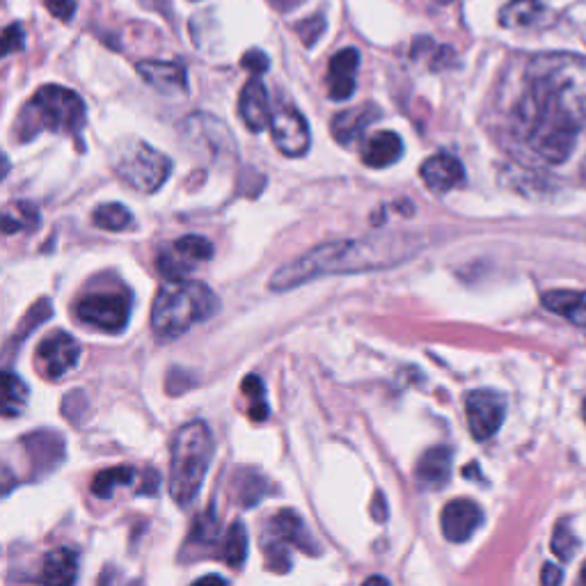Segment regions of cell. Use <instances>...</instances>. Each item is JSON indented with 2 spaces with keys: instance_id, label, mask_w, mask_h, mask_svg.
Listing matches in <instances>:
<instances>
[{
  "instance_id": "cell-1",
  "label": "cell",
  "mask_w": 586,
  "mask_h": 586,
  "mask_svg": "<svg viewBox=\"0 0 586 586\" xmlns=\"http://www.w3.org/2000/svg\"><path fill=\"white\" fill-rule=\"evenodd\" d=\"M511 129L538 161L564 165L586 133V55L541 53L529 60Z\"/></svg>"
},
{
  "instance_id": "cell-2",
  "label": "cell",
  "mask_w": 586,
  "mask_h": 586,
  "mask_svg": "<svg viewBox=\"0 0 586 586\" xmlns=\"http://www.w3.org/2000/svg\"><path fill=\"white\" fill-rule=\"evenodd\" d=\"M422 248V239L413 234H378L355 241L323 243L277 268L271 277V289L289 291L319 277L383 271L413 259Z\"/></svg>"
},
{
  "instance_id": "cell-3",
  "label": "cell",
  "mask_w": 586,
  "mask_h": 586,
  "mask_svg": "<svg viewBox=\"0 0 586 586\" xmlns=\"http://www.w3.org/2000/svg\"><path fill=\"white\" fill-rule=\"evenodd\" d=\"M218 307V296L204 282H170L154 298L152 330L158 342H172V339L186 335L197 323L211 319Z\"/></svg>"
},
{
  "instance_id": "cell-4",
  "label": "cell",
  "mask_w": 586,
  "mask_h": 586,
  "mask_svg": "<svg viewBox=\"0 0 586 586\" xmlns=\"http://www.w3.org/2000/svg\"><path fill=\"white\" fill-rule=\"evenodd\" d=\"M216 442L211 429L204 422H190L181 426L170 449V495L179 506H188L200 495L207 477Z\"/></svg>"
},
{
  "instance_id": "cell-5",
  "label": "cell",
  "mask_w": 586,
  "mask_h": 586,
  "mask_svg": "<svg viewBox=\"0 0 586 586\" xmlns=\"http://www.w3.org/2000/svg\"><path fill=\"white\" fill-rule=\"evenodd\" d=\"M87 122V110L83 99L74 90L62 85H44L28 101L17 122V133L23 142L33 140L37 133H76L83 131Z\"/></svg>"
},
{
  "instance_id": "cell-6",
  "label": "cell",
  "mask_w": 586,
  "mask_h": 586,
  "mask_svg": "<svg viewBox=\"0 0 586 586\" xmlns=\"http://www.w3.org/2000/svg\"><path fill=\"white\" fill-rule=\"evenodd\" d=\"M113 168L124 184L136 188L138 193H156L172 172V161L165 154L156 152L152 145L131 140L129 147L117 152Z\"/></svg>"
},
{
  "instance_id": "cell-7",
  "label": "cell",
  "mask_w": 586,
  "mask_h": 586,
  "mask_svg": "<svg viewBox=\"0 0 586 586\" xmlns=\"http://www.w3.org/2000/svg\"><path fill=\"white\" fill-rule=\"evenodd\" d=\"M76 316L104 332H122L129 323V298L120 293H94L78 300Z\"/></svg>"
},
{
  "instance_id": "cell-8",
  "label": "cell",
  "mask_w": 586,
  "mask_h": 586,
  "mask_svg": "<svg viewBox=\"0 0 586 586\" xmlns=\"http://www.w3.org/2000/svg\"><path fill=\"white\" fill-rule=\"evenodd\" d=\"M467 426L474 440H490L502 429L506 415V401L500 392L493 390H474L465 397Z\"/></svg>"
},
{
  "instance_id": "cell-9",
  "label": "cell",
  "mask_w": 586,
  "mask_h": 586,
  "mask_svg": "<svg viewBox=\"0 0 586 586\" xmlns=\"http://www.w3.org/2000/svg\"><path fill=\"white\" fill-rule=\"evenodd\" d=\"M275 147L280 149V154L289 158H300L310 149V126L307 120L298 113L293 106H277L275 113H271V122H268Z\"/></svg>"
},
{
  "instance_id": "cell-10",
  "label": "cell",
  "mask_w": 586,
  "mask_h": 586,
  "mask_svg": "<svg viewBox=\"0 0 586 586\" xmlns=\"http://www.w3.org/2000/svg\"><path fill=\"white\" fill-rule=\"evenodd\" d=\"M81 358V346L67 332H55L37 346V367L46 378H62L69 374Z\"/></svg>"
},
{
  "instance_id": "cell-11",
  "label": "cell",
  "mask_w": 586,
  "mask_h": 586,
  "mask_svg": "<svg viewBox=\"0 0 586 586\" xmlns=\"http://www.w3.org/2000/svg\"><path fill=\"white\" fill-rule=\"evenodd\" d=\"M483 525V509L467 497H458L451 500L440 516V527L447 541L451 543H465L470 541L474 532Z\"/></svg>"
},
{
  "instance_id": "cell-12",
  "label": "cell",
  "mask_w": 586,
  "mask_h": 586,
  "mask_svg": "<svg viewBox=\"0 0 586 586\" xmlns=\"http://www.w3.org/2000/svg\"><path fill=\"white\" fill-rule=\"evenodd\" d=\"M419 177L433 193H449L465 184L463 163L451 154H435L426 158L419 168Z\"/></svg>"
},
{
  "instance_id": "cell-13",
  "label": "cell",
  "mask_w": 586,
  "mask_h": 586,
  "mask_svg": "<svg viewBox=\"0 0 586 586\" xmlns=\"http://www.w3.org/2000/svg\"><path fill=\"white\" fill-rule=\"evenodd\" d=\"M184 133L190 145L211 149L213 154H223L234 147V140L229 136L227 126L211 115H190L184 124Z\"/></svg>"
},
{
  "instance_id": "cell-14",
  "label": "cell",
  "mask_w": 586,
  "mask_h": 586,
  "mask_svg": "<svg viewBox=\"0 0 586 586\" xmlns=\"http://www.w3.org/2000/svg\"><path fill=\"white\" fill-rule=\"evenodd\" d=\"M268 541L293 545V548L303 550L305 554L321 552V545L316 543V538L307 532L305 522L300 520L293 511H280L271 520V527H268Z\"/></svg>"
},
{
  "instance_id": "cell-15",
  "label": "cell",
  "mask_w": 586,
  "mask_h": 586,
  "mask_svg": "<svg viewBox=\"0 0 586 586\" xmlns=\"http://www.w3.org/2000/svg\"><path fill=\"white\" fill-rule=\"evenodd\" d=\"M239 115L243 124L248 126L252 133L266 131L268 122H271V106H268V92L266 85L261 83L259 76H252L248 83L243 85L239 97Z\"/></svg>"
},
{
  "instance_id": "cell-16",
  "label": "cell",
  "mask_w": 586,
  "mask_h": 586,
  "mask_svg": "<svg viewBox=\"0 0 586 586\" xmlns=\"http://www.w3.org/2000/svg\"><path fill=\"white\" fill-rule=\"evenodd\" d=\"M360 67V53L358 49H344L337 55H332L328 67V94L330 99L344 101L351 99L355 92V74Z\"/></svg>"
},
{
  "instance_id": "cell-17",
  "label": "cell",
  "mask_w": 586,
  "mask_h": 586,
  "mask_svg": "<svg viewBox=\"0 0 586 586\" xmlns=\"http://www.w3.org/2000/svg\"><path fill=\"white\" fill-rule=\"evenodd\" d=\"M138 74L147 85H152L154 90L163 94L174 92H186L188 90V76L186 69L177 65V62H158V60H145L138 62Z\"/></svg>"
},
{
  "instance_id": "cell-18",
  "label": "cell",
  "mask_w": 586,
  "mask_h": 586,
  "mask_svg": "<svg viewBox=\"0 0 586 586\" xmlns=\"http://www.w3.org/2000/svg\"><path fill=\"white\" fill-rule=\"evenodd\" d=\"M451 474V454L447 447H433L424 451L415 467V479L422 488L438 490L445 486Z\"/></svg>"
},
{
  "instance_id": "cell-19",
  "label": "cell",
  "mask_w": 586,
  "mask_h": 586,
  "mask_svg": "<svg viewBox=\"0 0 586 586\" xmlns=\"http://www.w3.org/2000/svg\"><path fill=\"white\" fill-rule=\"evenodd\" d=\"M378 117V108L371 104H364L360 108H348L344 113L332 117L330 131L332 138L342 145H353L360 138V133Z\"/></svg>"
},
{
  "instance_id": "cell-20",
  "label": "cell",
  "mask_w": 586,
  "mask_h": 586,
  "mask_svg": "<svg viewBox=\"0 0 586 586\" xmlns=\"http://www.w3.org/2000/svg\"><path fill=\"white\" fill-rule=\"evenodd\" d=\"M403 156V140L394 131H378L374 138H369L367 147L362 152V161L369 168L383 170L390 168Z\"/></svg>"
},
{
  "instance_id": "cell-21",
  "label": "cell",
  "mask_w": 586,
  "mask_h": 586,
  "mask_svg": "<svg viewBox=\"0 0 586 586\" xmlns=\"http://www.w3.org/2000/svg\"><path fill=\"white\" fill-rule=\"evenodd\" d=\"M541 303L550 312L564 316L573 326L586 328V291H545Z\"/></svg>"
},
{
  "instance_id": "cell-22",
  "label": "cell",
  "mask_w": 586,
  "mask_h": 586,
  "mask_svg": "<svg viewBox=\"0 0 586 586\" xmlns=\"http://www.w3.org/2000/svg\"><path fill=\"white\" fill-rule=\"evenodd\" d=\"M78 580V554L71 548H58L46 554L42 568V582L55 586H69Z\"/></svg>"
},
{
  "instance_id": "cell-23",
  "label": "cell",
  "mask_w": 586,
  "mask_h": 586,
  "mask_svg": "<svg viewBox=\"0 0 586 586\" xmlns=\"http://www.w3.org/2000/svg\"><path fill=\"white\" fill-rule=\"evenodd\" d=\"M545 14H548V7L541 0H511L502 7L500 26L509 30L541 26Z\"/></svg>"
},
{
  "instance_id": "cell-24",
  "label": "cell",
  "mask_w": 586,
  "mask_h": 586,
  "mask_svg": "<svg viewBox=\"0 0 586 586\" xmlns=\"http://www.w3.org/2000/svg\"><path fill=\"white\" fill-rule=\"evenodd\" d=\"M28 385L12 374V371H0V415L3 417H17L23 413L28 403Z\"/></svg>"
},
{
  "instance_id": "cell-25",
  "label": "cell",
  "mask_w": 586,
  "mask_h": 586,
  "mask_svg": "<svg viewBox=\"0 0 586 586\" xmlns=\"http://www.w3.org/2000/svg\"><path fill=\"white\" fill-rule=\"evenodd\" d=\"M39 225V211L30 202H14L0 211V234L14 236L30 232Z\"/></svg>"
},
{
  "instance_id": "cell-26",
  "label": "cell",
  "mask_w": 586,
  "mask_h": 586,
  "mask_svg": "<svg viewBox=\"0 0 586 586\" xmlns=\"http://www.w3.org/2000/svg\"><path fill=\"white\" fill-rule=\"evenodd\" d=\"M136 481V470L129 465H117L110 467V470L99 472L92 481V495L99 497V500H108L120 486H131Z\"/></svg>"
},
{
  "instance_id": "cell-27",
  "label": "cell",
  "mask_w": 586,
  "mask_h": 586,
  "mask_svg": "<svg viewBox=\"0 0 586 586\" xmlns=\"http://www.w3.org/2000/svg\"><path fill=\"white\" fill-rule=\"evenodd\" d=\"M158 273H161L168 282H179V280H186V275H190L195 271V261L188 259L184 252H181L177 245H170V248H165L161 255H158Z\"/></svg>"
},
{
  "instance_id": "cell-28",
  "label": "cell",
  "mask_w": 586,
  "mask_h": 586,
  "mask_svg": "<svg viewBox=\"0 0 586 586\" xmlns=\"http://www.w3.org/2000/svg\"><path fill=\"white\" fill-rule=\"evenodd\" d=\"M223 559L229 568H241L248 559V532H245L243 522L236 520L225 536L223 545Z\"/></svg>"
},
{
  "instance_id": "cell-29",
  "label": "cell",
  "mask_w": 586,
  "mask_h": 586,
  "mask_svg": "<svg viewBox=\"0 0 586 586\" xmlns=\"http://www.w3.org/2000/svg\"><path fill=\"white\" fill-rule=\"evenodd\" d=\"M131 211L124 207V204L110 202V204H101V207L94 209L92 213V223L106 229V232H122L131 225Z\"/></svg>"
},
{
  "instance_id": "cell-30",
  "label": "cell",
  "mask_w": 586,
  "mask_h": 586,
  "mask_svg": "<svg viewBox=\"0 0 586 586\" xmlns=\"http://www.w3.org/2000/svg\"><path fill=\"white\" fill-rule=\"evenodd\" d=\"M174 245H177V248L184 252L188 259H193L195 264H200V261H209L213 257V245H211V241L204 239V236L188 234Z\"/></svg>"
},
{
  "instance_id": "cell-31",
  "label": "cell",
  "mask_w": 586,
  "mask_h": 586,
  "mask_svg": "<svg viewBox=\"0 0 586 586\" xmlns=\"http://www.w3.org/2000/svg\"><path fill=\"white\" fill-rule=\"evenodd\" d=\"M243 392L250 397V417L255 422H261V419L268 417V406L264 401V385L257 376H248L243 380Z\"/></svg>"
},
{
  "instance_id": "cell-32",
  "label": "cell",
  "mask_w": 586,
  "mask_h": 586,
  "mask_svg": "<svg viewBox=\"0 0 586 586\" xmlns=\"http://www.w3.org/2000/svg\"><path fill=\"white\" fill-rule=\"evenodd\" d=\"M575 550H577V538L573 536V532H570L566 522H561V525H557V529H554L552 552L557 554L561 561H570L573 559Z\"/></svg>"
},
{
  "instance_id": "cell-33",
  "label": "cell",
  "mask_w": 586,
  "mask_h": 586,
  "mask_svg": "<svg viewBox=\"0 0 586 586\" xmlns=\"http://www.w3.org/2000/svg\"><path fill=\"white\" fill-rule=\"evenodd\" d=\"M218 534H220V525H218L216 513L207 511V513H202L200 518H197L190 538H193V541H197V543H202V545H209V543L216 541Z\"/></svg>"
},
{
  "instance_id": "cell-34",
  "label": "cell",
  "mask_w": 586,
  "mask_h": 586,
  "mask_svg": "<svg viewBox=\"0 0 586 586\" xmlns=\"http://www.w3.org/2000/svg\"><path fill=\"white\" fill-rule=\"evenodd\" d=\"M23 46H26V30H23L21 23H12L0 35V58H7L10 53L21 51Z\"/></svg>"
},
{
  "instance_id": "cell-35",
  "label": "cell",
  "mask_w": 586,
  "mask_h": 586,
  "mask_svg": "<svg viewBox=\"0 0 586 586\" xmlns=\"http://www.w3.org/2000/svg\"><path fill=\"white\" fill-rule=\"evenodd\" d=\"M323 26H326V21H323V17H310L307 21L300 23L298 35L305 42L307 49H312V46L316 44V39L323 35Z\"/></svg>"
},
{
  "instance_id": "cell-36",
  "label": "cell",
  "mask_w": 586,
  "mask_h": 586,
  "mask_svg": "<svg viewBox=\"0 0 586 586\" xmlns=\"http://www.w3.org/2000/svg\"><path fill=\"white\" fill-rule=\"evenodd\" d=\"M44 5L51 12V17L62 23H69L76 14V0H44Z\"/></svg>"
},
{
  "instance_id": "cell-37",
  "label": "cell",
  "mask_w": 586,
  "mask_h": 586,
  "mask_svg": "<svg viewBox=\"0 0 586 586\" xmlns=\"http://www.w3.org/2000/svg\"><path fill=\"white\" fill-rule=\"evenodd\" d=\"M241 65L250 71L252 76H261L268 69V55L261 51H248L243 55Z\"/></svg>"
},
{
  "instance_id": "cell-38",
  "label": "cell",
  "mask_w": 586,
  "mask_h": 586,
  "mask_svg": "<svg viewBox=\"0 0 586 586\" xmlns=\"http://www.w3.org/2000/svg\"><path fill=\"white\" fill-rule=\"evenodd\" d=\"M158 486H161V477H158L156 470H149L145 474V483H142V488L138 490V495H149L154 497L158 493Z\"/></svg>"
},
{
  "instance_id": "cell-39",
  "label": "cell",
  "mask_w": 586,
  "mask_h": 586,
  "mask_svg": "<svg viewBox=\"0 0 586 586\" xmlns=\"http://www.w3.org/2000/svg\"><path fill=\"white\" fill-rule=\"evenodd\" d=\"M541 582L545 586H554V584H561L564 582V570L554 564H548L543 568V575H541Z\"/></svg>"
},
{
  "instance_id": "cell-40",
  "label": "cell",
  "mask_w": 586,
  "mask_h": 586,
  "mask_svg": "<svg viewBox=\"0 0 586 586\" xmlns=\"http://www.w3.org/2000/svg\"><path fill=\"white\" fill-rule=\"evenodd\" d=\"M371 516H374V520H378V522L387 520V506H385V497L380 495V493H376V497H374V504H371Z\"/></svg>"
},
{
  "instance_id": "cell-41",
  "label": "cell",
  "mask_w": 586,
  "mask_h": 586,
  "mask_svg": "<svg viewBox=\"0 0 586 586\" xmlns=\"http://www.w3.org/2000/svg\"><path fill=\"white\" fill-rule=\"evenodd\" d=\"M10 168H12L10 158H7V154L0 152V181H3L7 174H10Z\"/></svg>"
},
{
  "instance_id": "cell-42",
  "label": "cell",
  "mask_w": 586,
  "mask_h": 586,
  "mask_svg": "<svg viewBox=\"0 0 586 586\" xmlns=\"http://www.w3.org/2000/svg\"><path fill=\"white\" fill-rule=\"evenodd\" d=\"M197 582H220V584H225L223 577H218V575H207V577H202V580H197Z\"/></svg>"
},
{
  "instance_id": "cell-43",
  "label": "cell",
  "mask_w": 586,
  "mask_h": 586,
  "mask_svg": "<svg viewBox=\"0 0 586 586\" xmlns=\"http://www.w3.org/2000/svg\"><path fill=\"white\" fill-rule=\"evenodd\" d=\"M580 582H582V584H586V561H584V566H582V573H580Z\"/></svg>"
},
{
  "instance_id": "cell-44",
  "label": "cell",
  "mask_w": 586,
  "mask_h": 586,
  "mask_svg": "<svg viewBox=\"0 0 586 586\" xmlns=\"http://www.w3.org/2000/svg\"><path fill=\"white\" fill-rule=\"evenodd\" d=\"M582 179L586 181V156H584V161H582Z\"/></svg>"
},
{
  "instance_id": "cell-45",
  "label": "cell",
  "mask_w": 586,
  "mask_h": 586,
  "mask_svg": "<svg viewBox=\"0 0 586 586\" xmlns=\"http://www.w3.org/2000/svg\"><path fill=\"white\" fill-rule=\"evenodd\" d=\"M582 415H584V422H586V401H584V408H582Z\"/></svg>"
}]
</instances>
